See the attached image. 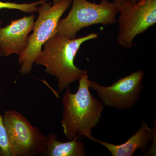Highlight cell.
I'll return each instance as SVG.
<instances>
[{
	"mask_svg": "<svg viewBox=\"0 0 156 156\" xmlns=\"http://www.w3.org/2000/svg\"><path fill=\"white\" fill-rule=\"evenodd\" d=\"M78 81V90L74 94L70 86L65 89L61 125L69 140L85 137L92 141V130L99 123L104 105L90 93L88 73Z\"/></svg>",
	"mask_w": 156,
	"mask_h": 156,
	"instance_id": "obj_1",
	"label": "cell"
},
{
	"mask_svg": "<svg viewBox=\"0 0 156 156\" xmlns=\"http://www.w3.org/2000/svg\"><path fill=\"white\" fill-rule=\"evenodd\" d=\"M98 35L92 33L79 38L69 39L55 34L45 43L34 63L45 66V72L56 78L58 91L62 93L88 73L76 66L75 58L82 44L98 38Z\"/></svg>",
	"mask_w": 156,
	"mask_h": 156,
	"instance_id": "obj_2",
	"label": "cell"
},
{
	"mask_svg": "<svg viewBox=\"0 0 156 156\" xmlns=\"http://www.w3.org/2000/svg\"><path fill=\"white\" fill-rule=\"evenodd\" d=\"M72 2V0H62L52 5L50 2H46L38 6V17L34 22L32 34L27 37V47L18 58L20 73L23 75L31 71L43 46L53 35L58 21Z\"/></svg>",
	"mask_w": 156,
	"mask_h": 156,
	"instance_id": "obj_3",
	"label": "cell"
},
{
	"mask_svg": "<svg viewBox=\"0 0 156 156\" xmlns=\"http://www.w3.org/2000/svg\"><path fill=\"white\" fill-rule=\"evenodd\" d=\"M72 3L69 13L59 20L53 35L58 34L75 39L78 32L85 27L98 24L110 25L116 22L119 11L114 2L101 0L99 4H95L87 0H72Z\"/></svg>",
	"mask_w": 156,
	"mask_h": 156,
	"instance_id": "obj_4",
	"label": "cell"
},
{
	"mask_svg": "<svg viewBox=\"0 0 156 156\" xmlns=\"http://www.w3.org/2000/svg\"><path fill=\"white\" fill-rule=\"evenodd\" d=\"M120 16L117 41L123 48L132 47L135 37L143 33L156 23V0H127L114 2Z\"/></svg>",
	"mask_w": 156,
	"mask_h": 156,
	"instance_id": "obj_5",
	"label": "cell"
},
{
	"mask_svg": "<svg viewBox=\"0 0 156 156\" xmlns=\"http://www.w3.org/2000/svg\"><path fill=\"white\" fill-rule=\"evenodd\" d=\"M2 117L14 156L45 154L48 136L42 134L38 128L33 126L16 111L8 110Z\"/></svg>",
	"mask_w": 156,
	"mask_h": 156,
	"instance_id": "obj_6",
	"label": "cell"
},
{
	"mask_svg": "<svg viewBox=\"0 0 156 156\" xmlns=\"http://www.w3.org/2000/svg\"><path fill=\"white\" fill-rule=\"evenodd\" d=\"M144 76L142 70L136 71L110 86H101L90 81L89 88L97 92L104 105L121 110L129 109L139 100L143 89Z\"/></svg>",
	"mask_w": 156,
	"mask_h": 156,
	"instance_id": "obj_7",
	"label": "cell"
},
{
	"mask_svg": "<svg viewBox=\"0 0 156 156\" xmlns=\"http://www.w3.org/2000/svg\"><path fill=\"white\" fill-rule=\"evenodd\" d=\"M33 14L12 20L9 25L1 28L0 31V56L13 54L20 55L27 47L29 34L32 31L34 22Z\"/></svg>",
	"mask_w": 156,
	"mask_h": 156,
	"instance_id": "obj_8",
	"label": "cell"
},
{
	"mask_svg": "<svg viewBox=\"0 0 156 156\" xmlns=\"http://www.w3.org/2000/svg\"><path fill=\"white\" fill-rule=\"evenodd\" d=\"M156 138V127L151 128L145 120L136 133L123 144H115L93 138L92 141L98 143L108 150L113 156H132L137 150L144 152L148 145Z\"/></svg>",
	"mask_w": 156,
	"mask_h": 156,
	"instance_id": "obj_9",
	"label": "cell"
},
{
	"mask_svg": "<svg viewBox=\"0 0 156 156\" xmlns=\"http://www.w3.org/2000/svg\"><path fill=\"white\" fill-rule=\"evenodd\" d=\"M47 149L45 154L49 156H86L87 150L80 139H76L66 142L57 140L56 134L48 135Z\"/></svg>",
	"mask_w": 156,
	"mask_h": 156,
	"instance_id": "obj_10",
	"label": "cell"
},
{
	"mask_svg": "<svg viewBox=\"0 0 156 156\" xmlns=\"http://www.w3.org/2000/svg\"><path fill=\"white\" fill-rule=\"evenodd\" d=\"M47 1V0H39L33 3L23 4H18L10 2H5L0 1V9H14L25 13L32 14L34 12H37L39 5Z\"/></svg>",
	"mask_w": 156,
	"mask_h": 156,
	"instance_id": "obj_11",
	"label": "cell"
},
{
	"mask_svg": "<svg viewBox=\"0 0 156 156\" xmlns=\"http://www.w3.org/2000/svg\"><path fill=\"white\" fill-rule=\"evenodd\" d=\"M1 93L0 92V97ZM1 105V101H0ZM0 156H14L10 143L3 117L0 114Z\"/></svg>",
	"mask_w": 156,
	"mask_h": 156,
	"instance_id": "obj_12",
	"label": "cell"
},
{
	"mask_svg": "<svg viewBox=\"0 0 156 156\" xmlns=\"http://www.w3.org/2000/svg\"><path fill=\"white\" fill-rule=\"evenodd\" d=\"M118 1H119V0H114V2H116ZM127 1L131 2H139V1H141V0H127Z\"/></svg>",
	"mask_w": 156,
	"mask_h": 156,
	"instance_id": "obj_13",
	"label": "cell"
},
{
	"mask_svg": "<svg viewBox=\"0 0 156 156\" xmlns=\"http://www.w3.org/2000/svg\"><path fill=\"white\" fill-rule=\"evenodd\" d=\"M53 2V5H55L56 3L59 2H61L62 0H52Z\"/></svg>",
	"mask_w": 156,
	"mask_h": 156,
	"instance_id": "obj_14",
	"label": "cell"
},
{
	"mask_svg": "<svg viewBox=\"0 0 156 156\" xmlns=\"http://www.w3.org/2000/svg\"><path fill=\"white\" fill-rule=\"evenodd\" d=\"M2 21H1V20H0V25H1V24H2Z\"/></svg>",
	"mask_w": 156,
	"mask_h": 156,
	"instance_id": "obj_15",
	"label": "cell"
},
{
	"mask_svg": "<svg viewBox=\"0 0 156 156\" xmlns=\"http://www.w3.org/2000/svg\"><path fill=\"white\" fill-rule=\"evenodd\" d=\"M1 25H0V31H1Z\"/></svg>",
	"mask_w": 156,
	"mask_h": 156,
	"instance_id": "obj_16",
	"label": "cell"
}]
</instances>
